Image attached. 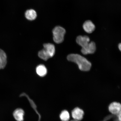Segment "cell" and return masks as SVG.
<instances>
[{"label": "cell", "mask_w": 121, "mask_h": 121, "mask_svg": "<svg viewBox=\"0 0 121 121\" xmlns=\"http://www.w3.org/2000/svg\"><path fill=\"white\" fill-rule=\"evenodd\" d=\"M114 121H119L117 120V119H115V120H114Z\"/></svg>", "instance_id": "cell-15"}, {"label": "cell", "mask_w": 121, "mask_h": 121, "mask_svg": "<svg viewBox=\"0 0 121 121\" xmlns=\"http://www.w3.org/2000/svg\"><path fill=\"white\" fill-rule=\"evenodd\" d=\"M69 61L73 62L78 65V68L82 71H89L91 67V64L86 59L79 54H71L67 57Z\"/></svg>", "instance_id": "cell-2"}, {"label": "cell", "mask_w": 121, "mask_h": 121, "mask_svg": "<svg viewBox=\"0 0 121 121\" xmlns=\"http://www.w3.org/2000/svg\"><path fill=\"white\" fill-rule=\"evenodd\" d=\"M83 27L84 31L88 34L93 32L95 28L94 24L90 20L86 21L83 24Z\"/></svg>", "instance_id": "cell-7"}, {"label": "cell", "mask_w": 121, "mask_h": 121, "mask_svg": "<svg viewBox=\"0 0 121 121\" xmlns=\"http://www.w3.org/2000/svg\"><path fill=\"white\" fill-rule=\"evenodd\" d=\"M71 121H78V120H74H74H72Z\"/></svg>", "instance_id": "cell-16"}, {"label": "cell", "mask_w": 121, "mask_h": 121, "mask_svg": "<svg viewBox=\"0 0 121 121\" xmlns=\"http://www.w3.org/2000/svg\"><path fill=\"white\" fill-rule=\"evenodd\" d=\"M108 109L112 114L116 115L121 110V104L117 102L112 103L109 106Z\"/></svg>", "instance_id": "cell-5"}, {"label": "cell", "mask_w": 121, "mask_h": 121, "mask_svg": "<svg viewBox=\"0 0 121 121\" xmlns=\"http://www.w3.org/2000/svg\"><path fill=\"white\" fill-rule=\"evenodd\" d=\"M36 71L37 74L41 77H44L47 73V69L44 65H40L36 69Z\"/></svg>", "instance_id": "cell-10"}, {"label": "cell", "mask_w": 121, "mask_h": 121, "mask_svg": "<svg viewBox=\"0 0 121 121\" xmlns=\"http://www.w3.org/2000/svg\"><path fill=\"white\" fill-rule=\"evenodd\" d=\"M118 47L119 50L121 51V43L119 44Z\"/></svg>", "instance_id": "cell-14"}, {"label": "cell", "mask_w": 121, "mask_h": 121, "mask_svg": "<svg viewBox=\"0 0 121 121\" xmlns=\"http://www.w3.org/2000/svg\"><path fill=\"white\" fill-rule=\"evenodd\" d=\"M25 112L22 109H17L13 112V115L15 119L17 121H23Z\"/></svg>", "instance_id": "cell-9"}, {"label": "cell", "mask_w": 121, "mask_h": 121, "mask_svg": "<svg viewBox=\"0 0 121 121\" xmlns=\"http://www.w3.org/2000/svg\"><path fill=\"white\" fill-rule=\"evenodd\" d=\"M60 118L62 121H69L70 118L69 112L66 110H63L60 114Z\"/></svg>", "instance_id": "cell-12"}, {"label": "cell", "mask_w": 121, "mask_h": 121, "mask_svg": "<svg viewBox=\"0 0 121 121\" xmlns=\"http://www.w3.org/2000/svg\"><path fill=\"white\" fill-rule=\"evenodd\" d=\"M25 16L26 19L29 20H34L37 16V13L35 10L30 9L27 10L25 13Z\"/></svg>", "instance_id": "cell-11"}, {"label": "cell", "mask_w": 121, "mask_h": 121, "mask_svg": "<svg viewBox=\"0 0 121 121\" xmlns=\"http://www.w3.org/2000/svg\"><path fill=\"white\" fill-rule=\"evenodd\" d=\"M7 63L6 54L3 50L0 49V69L5 67Z\"/></svg>", "instance_id": "cell-8"}, {"label": "cell", "mask_w": 121, "mask_h": 121, "mask_svg": "<svg viewBox=\"0 0 121 121\" xmlns=\"http://www.w3.org/2000/svg\"><path fill=\"white\" fill-rule=\"evenodd\" d=\"M72 114L73 118L74 120L79 121L83 119L84 112L81 108L76 107L72 110Z\"/></svg>", "instance_id": "cell-6"}, {"label": "cell", "mask_w": 121, "mask_h": 121, "mask_svg": "<svg viewBox=\"0 0 121 121\" xmlns=\"http://www.w3.org/2000/svg\"><path fill=\"white\" fill-rule=\"evenodd\" d=\"M90 41V38L87 36H79L77 38V43L82 48L81 52L84 55L93 54L96 51L95 43Z\"/></svg>", "instance_id": "cell-1"}, {"label": "cell", "mask_w": 121, "mask_h": 121, "mask_svg": "<svg viewBox=\"0 0 121 121\" xmlns=\"http://www.w3.org/2000/svg\"><path fill=\"white\" fill-rule=\"evenodd\" d=\"M117 118L119 121H121V110L117 115H116Z\"/></svg>", "instance_id": "cell-13"}, {"label": "cell", "mask_w": 121, "mask_h": 121, "mask_svg": "<svg viewBox=\"0 0 121 121\" xmlns=\"http://www.w3.org/2000/svg\"><path fill=\"white\" fill-rule=\"evenodd\" d=\"M66 31L61 27L57 26L55 27L52 31L53 39L54 42L57 43H61L64 40V36Z\"/></svg>", "instance_id": "cell-4"}, {"label": "cell", "mask_w": 121, "mask_h": 121, "mask_svg": "<svg viewBox=\"0 0 121 121\" xmlns=\"http://www.w3.org/2000/svg\"><path fill=\"white\" fill-rule=\"evenodd\" d=\"M43 49L39 51L38 56L41 59L44 60L53 56L55 53V49L54 45L50 43L43 44Z\"/></svg>", "instance_id": "cell-3"}]
</instances>
